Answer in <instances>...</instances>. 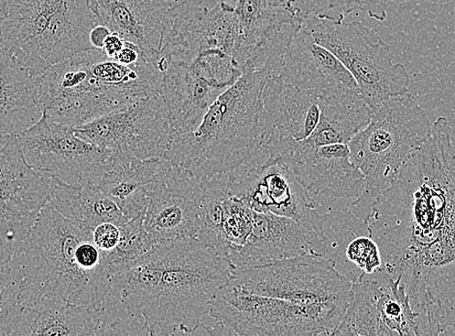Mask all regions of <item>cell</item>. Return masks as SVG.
I'll list each match as a JSON object with an SVG mask.
<instances>
[{"instance_id":"1","label":"cell","mask_w":455,"mask_h":336,"mask_svg":"<svg viewBox=\"0 0 455 336\" xmlns=\"http://www.w3.org/2000/svg\"><path fill=\"white\" fill-rule=\"evenodd\" d=\"M366 229L401 284L420 335L455 334V139L445 116L372 205Z\"/></svg>"},{"instance_id":"2","label":"cell","mask_w":455,"mask_h":336,"mask_svg":"<svg viewBox=\"0 0 455 336\" xmlns=\"http://www.w3.org/2000/svg\"><path fill=\"white\" fill-rule=\"evenodd\" d=\"M110 277L92 232L73 224L48 203L0 273L2 309L52 295L101 312Z\"/></svg>"},{"instance_id":"3","label":"cell","mask_w":455,"mask_h":336,"mask_svg":"<svg viewBox=\"0 0 455 336\" xmlns=\"http://www.w3.org/2000/svg\"><path fill=\"white\" fill-rule=\"evenodd\" d=\"M233 267L193 238L159 243L128 270L133 317L150 335H192Z\"/></svg>"},{"instance_id":"4","label":"cell","mask_w":455,"mask_h":336,"mask_svg":"<svg viewBox=\"0 0 455 336\" xmlns=\"http://www.w3.org/2000/svg\"><path fill=\"white\" fill-rule=\"evenodd\" d=\"M173 20L195 52H222L243 74L283 69L302 27L297 0H178Z\"/></svg>"},{"instance_id":"5","label":"cell","mask_w":455,"mask_h":336,"mask_svg":"<svg viewBox=\"0 0 455 336\" xmlns=\"http://www.w3.org/2000/svg\"><path fill=\"white\" fill-rule=\"evenodd\" d=\"M164 75L146 56L134 65L108 57L101 49L76 53L39 76L40 104L58 124L78 128L151 95Z\"/></svg>"},{"instance_id":"6","label":"cell","mask_w":455,"mask_h":336,"mask_svg":"<svg viewBox=\"0 0 455 336\" xmlns=\"http://www.w3.org/2000/svg\"><path fill=\"white\" fill-rule=\"evenodd\" d=\"M267 70L243 73L222 92L192 132L172 139L165 158L199 178H212L246 164L262 150L259 121Z\"/></svg>"},{"instance_id":"7","label":"cell","mask_w":455,"mask_h":336,"mask_svg":"<svg viewBox=\"0 0 455 336\" xmlns=\"http://www.w3.org/2000/svg\"><path fill=\"white\" fill-rule=\"evenodd\" d=\"M431 135L424 109L409 92L389 97L371 112L370 124L349 142L351 160L364 176L350 212L367 223L372 205Z\"/></svg>"},{"instance_id":"8","label":"cell","mask_w":455,"mask_h":336,"mask_svg":"<svg viewBox=\"0 0 455 336\" xmlns=\"http://www.w3.org/2000/svg\"><path fill=\"white\" fill-rule=\"evenodd\" d=\"M97 25L90 0H10L0 26V49L36 77L93 48Z\"/></svg>"},{"instance_id":"9","label":"cell","mask_w":455,"mask_h":336,"mask_svg":"<svg viewBox=\"0 0 455 336\" xmlns=\"http://www.w3.org/2000/svg\"><path fill=\"white\" fill-rule=\"evenodd\" d=\"M353 284L339 272L334 260L320 254L233 268L227 281L228 285L251 294L301 303L317 312L334 332L352 300Z\"/></svg>"},{"instance_id":"10","label":"cell","mask_w":455,"mask_h":336,"mask_svg":"<svg viewBox=\"0 0 455 336\" xmlns=\"http://www.w3.org/2000/svg\"><path fill=\"white\" fill-rule=\"evenodd\" d=\"M302 28L351 73L371 112L389 97L409 92L404 65L395 62L391 48L372 28L318 18L303 20Z\"/></svg>"},{"instance_id":"11","label":"cell","mask_w":455,"mask_h":336,"mask_svg":"<svg viewBox=\"0 0 455 336\" xmlns=\"http://www.w3.org/2000/svg\"><path fill=\"white\" fill-rule=\"evenodd\" d=\"M226 173L230 193L254 212L296 220L327 238V215L319 212L286 156L261 150L246 164Z\"/></svg>"},{"instance_id":"12","label":"cell","mask_w":455,"mask_h":336,"mask_svg":"<svg viewBox=\"0 0 455 336\" xmlns=\"http://www.w3.org/2000/svg\"><path fill=\"white\" fill-rule=\"evenodd\" d=\"M76 133L121 160L164 157L175 137L161 93L95 118Z\"/></svg>"},{"instance_id":"13","label":"cell","mask_w":455,"mask_h":336,"mask_svg":"<svg viewBox=\"0 0 455 336\" xmlns=\"http://www.w3.org/2000/svg\"><path fill=\"white\" fill-rule=\"evenodd\" d=\"M209 316L236 335L309 336L334 332L317 312L301 303L251 294L227 284L212 300Z\"/></svg>"},{"instance_id":"14","label":"cell","mask_w":455,"mask_h":336,"mask_svg":"<svg viewBox=\"0 0 455 336\" xmlns=\"http://www.w3.org/2000/svg\"><path fill=\"white\" fill-rule=\"evenodd\" d=\"M242 75L223 52H204L191 61L170 60L160 93L175 136L196 128L212 104Z\"/></svg>"},{"instance_id":"15","label":"cell","mask_w":455,"mask_h":336,"mask_svg":"<svg viewBox=\"0 0 455 336\" xmlns=\"http://www.w3.org/2000/svg\"><path fill=\"white\" fill-rule=\"evenodd\" d=\"M27 164L41 177L75 187L100 182L110 155L80 138L76 128L52 121L43 111L39 122L16 135Z\"/></svg>"},{"instance_id":"16","label":"cell","mask_w":455,"mask_h":336,"mask_svg":"<svg viewBox=\"0 0 455 336\" xmlns=\"http://www.w3.org/2000/svg\"><path fill=\"white\" fill-rule=\"evenodd\" d=\"M49 197L47 182L27 164L17 136L0 137V273Z\"/></svg>"},{"instance_id":"17","label":"cell","mask_w":455,"mask_h":336,"mask_svg":"<svg viewBox=\"0 0 455 336\" xmlns=\"http://www.w3.org/2000/svg\"><path fill=\"white\" fill-rule=\"evenodd\" d=\"M323 97L269 75L259 121L262 150L287 156L292 144L309 138L320 123Z\"/></svg>"},{"instance_id":"18","label":"cell","mask_w":455,"mask_h":336,"mask_svg":"<svg viewBox=\"0 0 455 336\" xmlns=\"http://www.w3.org/2000/svg\"><path fill=\"white\" fill-rule=\"evenodd\" d=\"M204 196V179L172 164L150 194L144 226L155 244L194 238Z\"/></svg>"},{"instance_id":"19","label":"cell","mask_w":455,"mask_h":336,"mask_svg":"<svg viewBox=\"0 0 455 336\" xmlns=\"http://www.w3.org/2000/svg\"><path fill=\"white\" fill-rule=\"evenodd\" d=\"M327 245L326 237L296 220L254 212L251 236L227 260L233 268L253 267L305 254L326 255Z\"/></svg>"},{"instance_id":"20","label":"cell","mask_w":455,"mask_h":336,"mask_svg":"<svg viewBox=\"0 0 455 336\" xmlns=\"http://www.w3.org/2000/svg\"><path fill=\"white\" fill-rule=\"evenodd\" d=\"M310 196L355 200L364 186L363 173L352 160L348 144L303 147L292 144L286 156Z\"/></svg>"},{"instance_id":"21","label":"cell","mask_w":455,"mask_h":336,"mask_svg":"<svg viewBox=\"0 0 455 336\" xmlns=\"http://www.w3.org/2000/svg\"><path fill=\"white\" fill-rule=\"evenodd\" d=\"M101 328L100 311L52 295L0 314V335H100Z\"/></svg>"},{"instance_id":"22","label":"cell","mask_w":455,"mask_h":336,"mask_svg":"<svg viewBox=\"0 0 455 336\" xmlns=\"http://www.w3.org/2000/svg\"><path fill=\"white\" fill-rule=\"evenodd\" d=\"M177 0H90L97 24L132 43L156 61L170 10Z\"/></svg>"},{"instance_id":"23","label":"cell","mask_w":455,"mask_h":336,"mask_svg":"<svg viewBox=\"0 0 455 336\" xmlns=\"http://www.w3.org/2000/svg\"><path fill=\"white\" fill-rule=\"evenodd\" d=\"M278 74L286 81L322 97L360 92L353 76L341 61L317 44L302 27L292 38L283 69Z\"/></svg>"},{"instance_id":"24","label":"cell","mask_w":455,"mask_h":336,"mask_svg":"<svg viewBox=\"0 0 455 336\" xmlns=\"http://www.w3.org/2000/svg\"><path fill=\"white\" fill-rule=\"evenodd\" d=\"M170 165L165 157L121 160L109 158L97 187L111 198L127 220L145 216L150 194Z\"/></svg>"},{"instance_id":"25","label":"cell","mask_w":455,"mask_h":336,"mask_svg":"<svg viewBox=\"0 0 455 336\" xmlns=\"http://www.w3.org/2000/svg\"><path fill=\"white\" fill-rule=\"evenodd\" d=\"M42 115L39 77L0 49V137L26 132Z\"/></svg>"},{"instance_id":"26","label":"cell","mask_w":455,"mask_h":336,"mask_svg":"<svg viewBox=\"0 0 455 336\" xmlns=\"http://www.w3.org/2000/svg\"><path fill=\"white\" fill-rule=\"evenodd\" d=\"M42 178L48 184L52 207L84 230L92 232L104 222L123 225L129 220L116 203L95 184L75 187L56 178Z\"/></svg>"},{"instance_id":"27","label":"cell","mask_w":455,"mask_h":336,"mask_svg":"<svg viewBox=\"0 0 455 336\" xmlns=\"http://www.w3.org/2000/svg\"><path fill=\"white\" fill-rule=\"evenodd\" d=\"M371 118V107L360 92L323 97L319 125L309 138L298 143L303 147L349 144Z\"/></svg>"},{"instance_id":"28","label":"cell","mask_w":455,"mask_h":336,"mask_svg":"<svg viewBox=\"0 0 455 336\" xmlns=\"http://www.w3.org/2000/svg\"><path fill=\"white\" fill-rule=\"evenodd\" d=\"M384 286L363 274L354 281L353 297L333 335H395L383 322L378 299Z\"/></svg>"},{"instance_id":"29","label":"cell","mask_w":455,"mask_h":336,"mask_svg":"<svg viewBox=\"0 0 455 336\" xmlns=\"http://www.w3.org/2000/svg\"><path fill=\"white\" fill-rule=\"evenodd\" d=\"M396 0H297L302 20L309 18L343 21L355 12H364L371 19L384 21L387 8Z\"/></svg>"},{"instance_id":"30","label":"cell","mask_w":455,"mask_h":336,"mask_svg":"<svg viewBox=\"0 0 455 336\" xmlns=\"http://www.w3.org/2000/svg\"><path fill=\"white\" fill-rule=\"evenodd\" d=\"M144 218L139 216L121 225V238L117 245L111 252L103 254L106 272L110 276L123 272L156 244L145 229Z\"/></svg>"},{"instance_id":"31","label":"cell","mask_w":455,"mask_h":336,"mask_svg":"<svg viewBox=\"0 0 455 336\" xmlns=\"http://www.w3.org/2000/svg\"><path fill=\"white\" fill-rule=\"evenodd\" d=\"M378 308L386 326L395 335L419 336L418 314L411 307L401 276L387 278V286L378 299Z\"/></svg>"},{"instance_id":"32","label":"cell","mask_w":455,"mask_h":336,"mask_svg":"<svg viewBox=\"0 0 455 336\" xmlns=\"http://www.w3.org/2000/svg\"><path fill=\"white\" fill-rule=\"evenodd\" d=\"M223 207V236L227 244V259L236 249L243 247L251 236L254 211L231 193L224 199Z\"/></svg>"},{"instance_id":"33","label":"cell","mask_w":455,"mask_h":336,"mask_svg":"<svg viewBox=\"0 0 455 336\" xmlns=\"http://www.w3.org/2000/svg\"><path fill=\"white\" fill-rule=\"evenodd\" d=\"M345 254L347 259L367 276L382 272L383 259L380 247L370 236L354 238L347 245Z\"/></svg>"},{"instance_id":"34","label":"cell","mask_w":455,"mask_h":336,"mask_svg":"<svg viewBox=\"0 0 455 336\" xmlns=\"http://www.w3.org/2000/svg\"><path fill=\"white\" fill-rule=\"evenodd\" d=\"M92 238L103 254L109 253L114 251L121 238V225L104 222L92 231Z\"/></svg>"},{"instance_id":"35","label":"cell","mask_w":455,"mask_h":336,"mask_svg":"<svg viewBox=\"0 0 455 336\" xmlns=\"http://www.w3.org/2000/svg\"><path fill=\"white\" fill-rule=\"evenodd\" d=\"M124 44L125 40L112 32L105 40L101 50H103L108 57L114 59L124 49Z\"/></svg>"},{"instance_id":"36","label":"cell","mask_w":455,"mask_h":336,"mask_svg":"<svg viewBox=\"0 0 455 336\" xmlns=\"http://www.w3.org/2000/svg\"><path fill=\"white\" fill-rule=\"evenodd\" d=\"M112 32L105 26L97 24L91 32V43L93 48L102 49L105 40Z\"/></svg>"},{"instance_id":"37","label":"cell","mask_w":455,"mask_h":336,"mask_svg":"<svg viewBox=\"0 0 455 336\" xmlns=\"http://www.w3.org/2000/svg\"><path fill=\"white\" fill-rule=\"evenodd\" d=\"M10 0H0V26L6 16Z\"/></svg>"},{"instance_id":"38","label":"cell","mask_w":455,"mask_h":336,"mask_svg":"<svg viewBox=\"0 0 455 336\" xmlns=\"http://www.w3.org/2000/svg\"><path fill=\"white\" fill-rule=\"evenodd\" d=\"M0 314H2V285H0Z\"/></svg>"}]
</instances>
